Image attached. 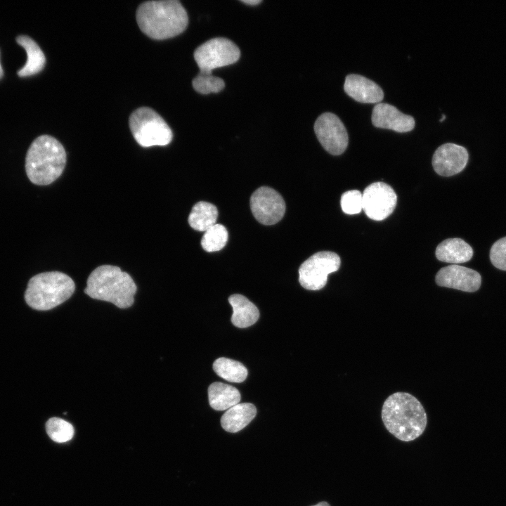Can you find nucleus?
Wrapping results in <instances>:
<instances>
[{"instance_id":"c756f323","label":"nucleus","mask_w":506,"mask_h":506,"mask_svg":"<svg viewBox=\"0 0 506 506\" xmlns=\"http://www.w3.org/2000/svg\"><path fill=\"white\" fill-rule=\"evenodd\" d=\"M2 76H3V70H2L1 65L0 64V79L1 78Z\"/></svg>"},{"instance_id":"4468645a","label":"nucleus","mask_w":506,"mask_h":506,"mask_svg":"<svg viewBox=\"0 0 506 506\" xmlns=\"http://www.w3.org/2000/svg\"><path fill=\"white\" fill-rule=\"evenodd\" d=\"M372 122L375 127L400 133L410 131L415 126V119L412 116L405 115L395 106L384 103H379L373 108Z\"/></svg>"},{"instance_id":"f03ea898","label":"nucleus","mask_w":506,"mask_h":506,"mask_svg":"<svg viewBox=\"0 0 506 506\" xmlns=\"http://www.w3.org/2000/svg\"><path fill=\"white\" fill-rule=\"evenodd\" d=\"M136 18L140 30L157 40L180 34L188 23L187 12L178 0L145 1L138 7Z\"/></svg>"},{"instance_id":"ddd939ff","label":"nucleus","mask_w":506,"mask_h":506,"mask_svg":"<svg viewBox=\"0 0 506 506\" xmlns=\"http://www.w3.org/2000/svg\"><path fill=\"white\" fill-rule=\"evenodd\" d=\"M469 155L463 146L448 143L439 146L432 157L434 171L443 176L460 173L467 165Z\"/></svg>"},{"instance_id":"f3484780","label":"nucleus","mask_w":506,"mask_h":506,"mask_svg":"<svg viewBox=\"0 0 506 506\" xmlns=\"http://www.w3.org/2000/svg\"><path fill=\"white\" fill-rule=\"evenodd\" d=\"M256 407L249 403H238L228 409L221 418L223 429L231 433L244 429L255 417Z\"/></svg>"},{"instance_id":"9d476101","label":"nucleus","mask_w":506,"mask_h":506,"mask_svg":"<svg viewBox=\"0 0 506 506\" xmlns=\"http://www.w3.org/2000/svg\"><path fill=\"white\" fill-rule=\"evenodd\" d=\"M250 209L254 218L261 224L273 225L280 221L285 212V202L275 190L261 186L250 197Z\"/></svg>"},{"instance_id":"7ed1b4c3","label":"nucleus","mask_w":506,"mask_h":506,"mask_svg":"<svg viewBox=\"0 0 506 506\" xmlns=\"http://www.w3.org/2000/svg\"><path fill=\"white\" fill-rule=\"evenodd\" d=\"M66 152L54 137L41 135L31 143L25 157V171L34 184L46 186L63 173L66 164Z\"/></svg>"},{"instance_id":"b1692460","label":"nucleus","mask_w":506,"mask_h":506,"mask_svg":"<svg viewBox=\"0 0 506 506\" xmlns=\"http://www.w3.org/2000/svg\"><path fill=\"white\" fill-rule=\"evenodd\" d=\"M46 430L48 436L57 443H65L71 440L74 434L73 426L59 417L50 418L46 423Z\"/></svg>"},{"instance_id":"412c9836","label":"nucleus","mask_w":506,"mask_h":506,"mask_svg":"<svg viewBox=\"0 0 506 506\" xmlns=\"http://www.w3.org/2000/svg\"><path fill=\"white\" fill-rule=\"evenodd\" d=\"M218 210L215 205L205 201L197 202L188 216V223L198 231H206L216 224Z\"/></svg>"},{"instance_id":"f257e3e1","label":"nucleus","mask_w":506,"mask_h":506,"mask_svg":"<svg viewBox=\"0 0 506 506\" xmlns=\"http://www.w3.org/2000/svg\"><path fill=\"white\" fill-rule=\"evenodd\" d=\"M382 419L386 429L403 441H410L424 432L427 414L421 403L406 392H396L384 402Z\"/></svg>"},{"instance_id":"6ab92c4d","label":"nucleus","mask_w":506,"mask_h":506,"mask_svg":"<svg viewBox=\"0 0 506 506\" xmlns=\"http://www.w3.org/2000/svg\"><path fill=\"white\" fill-rule=\"evenodd\" d=\"M208 398L209 405L213 409L226 410L238 404L241 396L235 387L216 382L209 385Z\"/></svg>"},{"instance_id":"20e7f679","label":"nucleus","mask_w":506,"mask_h":506,"mask_svg":"<svg viewBox=\"0 0 506 506\" xmlns=\"http://www.w3.org/2000/svg\"><path fill=\"white\" fill-rule=\"evenodd\" d=\"M136 290L134 280L127 273L116 266L102 265L89 275L84 293L94 299L126 309L134 304Z\"/></svg>"},{"instance_id":"5701e85b","label":"nucleus","mask_w":506,"mask_h":506,"mask_svg":"<svg viewBox=\"0 0 506 506\" xmlns=\"http://www.w3.org/2000/svg\"><path fill=\"white\" fill-rule=\"evenodd\" d=\"M228 233L225 226L216 223L206 231L201 240V245L208 252L221 250L225 247Z\"/></svg>"},{"instance_id":"cd10ccee","label":"nucleus","mask_w":506,"mask_h":506,"mask_svg":"<svg viewBox=\"0 0 506 506\" xmlns=\"http://www.w3.org/2000/svg\"><path fill=\"white\" fill-rule=\"evenodd\" d=\"M241 2H243L246 4L250 5V6H255L259 4H260L262 1L261 0H240Z\"/></svg>"},{"instance_id":"f8f14e48","label":"nucleus","mask_w":506,"mask_h":506,"mask_svg":"<svg viewBox=\"0 0 506 506\" xmlns=\"http://www.w3.org/2000/svg\"><path fill=\"white\" fill-rule=\"evenodd\" d=\"M435 281L441 287L473 292L479 289L481 277L473 269L452 264L441 268L436 275Z\"/></svg>"},{"instance_id":"dca6fc26","label":"nucleus","mask_w":506,"mask_h":506,"mask_svg":"<svg viewBox=\"0 0 506 506\" xmlns=\"http://www.w3.org/2000/svg\"><path fill=\"white\" fill-rule=\"evenodd\" d=\"M473 256L472 247L461 238H448L436 249V257L441 261L461 264L469 261Z\"/></svg>"},{"instance_id":"1a4fd4ad","label":"nucleus","mask_w":506,"mask_h":506,"mask_svg":"<svg viewBox=\"0 0 506 506\" xmlns=\"http://www.w3.org/2000/svg\"><path fill=\"white\" fill-rule=\"evenodd\" d=\"M314 131L320 143L329 153L339 155L346 149L348 134L336 115L331 112L320 115L315 122Z\"/></svg>"},{"instance_id":"4be33fe9","label":"nucleus","mask_w":506,"mask_h":506,"mask_svg":"<svg viewBox=\"0 0 506 506\" xmlns=\"http://www.w3.org/2000/svg\"><path fill=\"white\" fill-rule=\"evenodd\" d=\"M214 371L221 378L235 383L242 382L247 377V369L240 362L221 357L213 363Z\"/></svg>"},{"instance_id":"39448f33","label":"nucleus","mask_w":506,"mask_h":506,"mask_svg":"<svg viewBox=\"0 0 506 506\" xmlns=\"http://www.w3.org/2000/svg\"><path fill=\"white\" fill-rule=\"evenodd\" d=\"M74 290L73 280L65 273L60 271L44 272L30 278L25 292V299L31 308L46 311L67 300Z\"/></svg>"},{"instance_id":"2eb2a0df","label":"nucleus","mask_w":506,"mask_h":506,"mask_svg":"<svg viewBox=\"0 0 506 506\" xmlns=\"http://www.w3.org/2000/svg\"><path fill=\"white\" fill-rule=\"evenodd\" d=\"M344 90L349 96L360 103H379L384 98L381 87L360 74H348L345 78Z\"/></svg>"},{"instance_id":"6e6552de","label":"nucleus","mask_w":506,"mask_h":506,"mask_svg":"<svg viewBox=\"0 0 506 506\" xmlns=\"http://www.w3.org/2000/svg\"><path fill=\"white\" fill-rule=\"evenodd\" d=\"M341 260L333 252H318L304 261L299 268L300 285L309 290H319L327 283L330 273L337 271Z\"/></svg>"},{"instance_id":"a878e982","label":"nucleus","mask_w":506,"mask_h":506,"mask_svg":"<svg viewBox=\"0 0 506 506\" xmlns=\"http://www.w3.org/2000/svg\"><path fill=\"white\" fill-rule=\"evenodd\" d=\"M341 207L347 214H356L363 209V196L358 190H348L341 197Z\"/></svg>"},{"instance_id":"0eeeda50","label":"nucleus","mask_w":506,"mask_h":506,"mask_svg":"<svg viewBox=\"0 0 506 506\" xmlns=\"http://www.w3.org/2000/svg\"><path fill=\"white\" fill-rule=\"evenodd\" d=\"M240 56L238 47L224 37L211 39L198 46L194 52V58L200 72L205 73H212L214 69L235 63Z\"/></svg>"},{"instance_id":"393cba45","label":"nucleus","mask_w":506,"mask_h":506,"mask_svg":"<svg viewBox=\"0 0 506 506\" xmlns=\"http://www.w3.org/2000/svg\"><path fill=\"white\" fill-rule=\"evenodd\" d=\"M193 89L202 94L219 93L225 87L224 81L212 73L200 72L193 79Z\"/></svg>"},{"instance_id":"423d86ee","label":"nucleus","mask_w":506,"mask_h":506,"mask_svg":"<svg viewBox=\"0 0 506 506\" xmlns=\"http://www.w3.org/2000/svg\"><path fill=\"white\" fill-rule=\"evenodd\" d=\"M129 125L136 141L142 147L169 144L173 133L164 119L154 110L141 107L130 115Z\"/></svg>"},{"instance_id":"9b49d317","label":"nucleus","mask_w":506,"mask_h":506,"mask_svg":"<svg viewBox=\"0 0 506 506\" xmlns=\"http://www.w3.org/2000/svg\"><path fill=\"white\" fill-rule=\"evenodd\" d=\"M363 209L368 217L375 221L387 218L394 210L397 196L394 189L384 182H375L363 191Z\"/></svg>"},{"instance_id":"aec40b11","label":"nucleus","mask_w":506,"mask_h":506,"mask_svg":"<svg viewBox=\"0 0 506 506\" xmlns=\"http://www.w3.org/2000/svg\"><path fill=\"white\" fill-rule=\"evenodd\" d=\"M16 41L25 48L27 57L25 65L18 70V75L26 77L39 72L45 65L46 58L39 45L26 35L18 37Z\"/></svg>"},{"instance_id":"a211bd4d","label":"nucleus","mask_w":506,"mask_h":506,"mask_svg":"<svg viewBox=\"0 0 506 506\" xmlns=\"http://www.w3.org/2000/svg\"><path fill=\"white\" fill-rule=\"evenodd\" d=\"M228 301L233 308L232 323L240 328L254 324L259 318L257 307L245 296L235 294L229 297Z\"/></svg>"},{"instance_id":"c85d7f7f","label":"nucleus","mask_w":506,"mask_h":506,"mask_svg":"<svg viewBox=\"0 0 506 506\" xmlns=\"http://www.w3.org/2000/svg\"><path fill=\"white\" fill-rule=\"evenodd\" d=\"M312 506H330V505L326 502H320L318 503L317 505H312Z\"/></svg>"},{"instance_id":"7c9ffc66","label":"nucleus","mask_w":506,"mask_h":506,"mask_svg":"<svg viewBox=\"0 0 506 506\" xmlns=\"http://www.w3.org/2000/svg\"><path fill=\"white\" fill-rule=\"evenodd\" d=\"M445 119H446V116L444 115H442V117L439 121L443 122Z\"/></svg>"},{"instance_id":"bb28decb","label":"nucleus","mask_w":506,"mask_h":506,"mask_svg":"<svg viewBox=\"0 0 506 506\" xmlns=\"http://www.w3.org/2000/svg\"><path fill=\"white\" fill-rule=\"evenodd\" d=\"M490 259L495 267L506 271V237L493 243L490 250Z\"/></svg>"}]
</instances>
